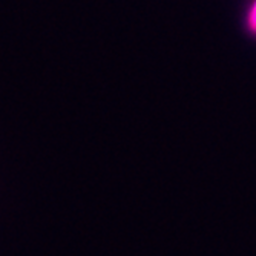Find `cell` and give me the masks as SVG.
I'll list each match as a JSON object with an SVG mask.
<instances>
[{
    "mask_svg": "<svg viewBox=\"0 0 256 256\" xmlns=\"http://www.w3.org/2000/svg\"><path fill=\"white\" fill-rule=\"evenodd\" d=\"M248 26L253 32H256V2H254L253 8L250 10V14H248Z\"/></svg>",
    "mask_w": 256,
    "mask_h": 256,
    "instance_id": "1",
    "label": "cell"
}]
</instances>
